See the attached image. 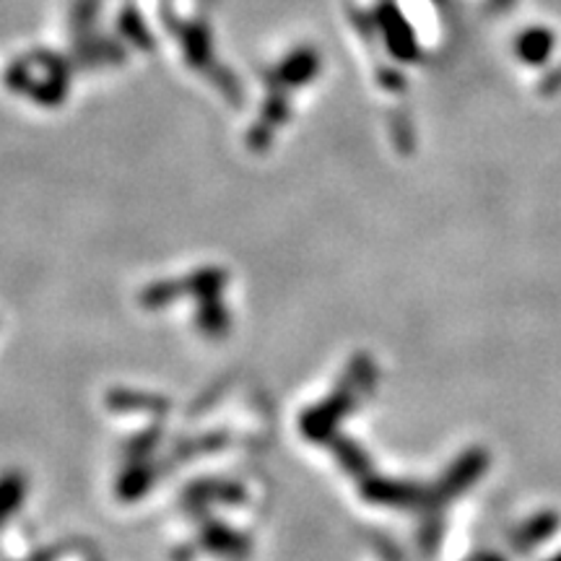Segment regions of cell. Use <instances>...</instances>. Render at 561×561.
<instances>
[{"mask_svg": "<svg viewBox=\"0 0 561 561\" xmlns=\"http://www.w3.org/2000/svg\"><path fill=\"white\" fill-rule=\"evenodd\" d=\"M553 50V34L549 30H528L517 37V55L528 66H541Z\"/></svg>", "mask_w": 561, "mask_h": 561, "instance_id": "cell-1", "label": "cell"}]
</instances>
